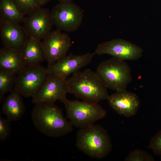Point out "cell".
<instances>
[{
    "label": "cell",
    "mask_w": 161,
    "mask_h": 161,
    "mask_svg": "<svg viewBox=\"0 0 161 161\" xmlns=\"http://www.w3.org/2000/svg\"><path fill=\"white\" fill-rule=\"evenodd\" d=\"M41 7L45 5L51 0H35Z\"/></svg>",
    "instance_id": "24"
},
{
    "label": "cell",
    "mask_w": 161,
    "mask_h": 161,
    "mask_svg": "<svg viewBox=\"0 0 161 161\" xmlns=\"http://www.w3.org/2000/svg\"><path fill=\"white\" fill-rule=\"evenodd\" d=\"M50 12L54 26L63 32H75L82 24V10L73 2H59Z\"/></svg>",
    "instance_id": "6"
},
{
    "label": "cell",
    "mask_w": 161,
    "mask_h": 161,
    "mask_svg": "<svg viewBox=\"0 0 161 161\" xmlns=\"http://www.w3.org/2000/svg\"><path fill=\"white\" fill-rule=\"evenodd\" d=\"M41 42L48 66L67 55L72 45L68 35L57 29L52 30Z\"/></svg>",
    "instance_id": "9"
},
{
    "label": "cell",
    "mask_w": 161,
    "mask_h": 161,
    "mask_svg": "<svg viewBox=\"0 0 161 161\" xmlns=\"http://www.w3.org/2000/svg\"><path fill=\"white\" fill-rule=\"evenodd\" d=\"M107 100L112 109L118 114L126 117L135 115L140 104L137 95L126 90L115 92L109 95Z\"/></svg>",
    "instance_id": "13"
},
{
    "label": "cell",
    "mask_w": 161,
    "mask_h": 161,
    "mask_svg": "<svg viewBox=\"0 0 161 161\" xmlns=\"http://www.w3.org/2000/svg\"><path fill=\"white\" fill-rule=\"evenodd\" d=\"M148 148L156 155L161 156V130L152 137Z\"/></svg>",
    "instance_id": "22"
},
{
    "label": "cell",
    "mask_w": 161,
    "mask_h": 161,
    "mask_svg": "<svg viewBox=\"0 0 161 161\" xmlns=\"http://www.w3.org/2000/svg\"><path fill=\"white\" fill-rule=\"evenodd\" d=\"M21 96L14 89L4 100L1 112L11 121L19 120L25 112V107Z\"/></svg>",
    "instance_id": "17"
},
{
    "label": "cell",
    "mask_w": 161,
    "mask_h": 161,
    "mask_svg": "<svg viewBox=\"0 0 161 161\" xmlns=\"http://www.w3.org/2000/svg\"><path fill=\"white\" fill-rule=\"evenodd\" d=\"M17 75L9 72L0 70V101L4 99L5 95L12 91Z\"/></svg>",
    "instance_id": "19"
},
{
    "label": "cell",
    "mask_w": 161,
    "mask_h": 161,
    "mask_svg": "<svg viewBox=\"0 0 161 161\" xmlns=\"http://www.w3.org/2000/svg\"><path fill=\"white\" fill-rule=\"evenodd\" d=\"M95 72L107 88L115 92L126 90L132 80L128 64L114 57L101 62Z\"/></svg>",
    "instance_id": "4"
},
{
    "label": "cell",
    "mask_w": 161,
    "mask_h": 161,
    "mask_svg": "<svg viewBox=\"0 0 161 161\" xmlns=\"http://www.w3.org/2000/svg\"><path fill=\"white\" fill-rule=\"evenodd\" d=\"M76 145L84 154L96 159L107 157L112 148L107 131L101 126L95 124L80 129L77 134Z\"/></svg>",
    "instance_id": "3"
},
{
    "label": "cell",
    "mask_w": 161,
    "mask_h": 161,
    "mask_svg": "<svg viewBox=\"0 0 161 161\" xmlns=\"http://www.w3.org/2000/svg\"><path fill=\"white\" fill-rule=\"evenodd\" d=\"M47 68L39 64L27 66L17 75L14 89L26 97H33L46 80Z\"/></svg>",
    "instance_id": "7"
},
{
    "label": "cell",
    "mask_w": 161,
    "mask_h": 161,
    "mask_svg": "<svg viewBox=\"0 0 161 161\" xmlns=\"http://www.w3.org/2000/svg\"><path fill=\"white\" fill-rule=\"evenodd\" d=\"M21 13L26 16L41 7L35 0H13Z\"/></svg>",
    "instance_id": "20"
},
{
    "label": "cell",
    "mask_w": 161,
    "mask_h": 161,
    "mask_svg": "<svg viewBox=\"0 0 161 161\" xmlns=\"http://www.w3.org/2000/svg\"><path fill=\"white\" fill-rule=\"evenodd\" d=\"M125 161H154V158L148 152L136 149L130 152L125 159Z\"/></svg>",
    "instance_id": "21"
},
{
    "label": "cell",
    "mask_w": 161,
    "mask_h": 161,
    "mask_svg": "<svg viewBox=\"0 0 161 161\" xmlns=\"http://www.w3.org/2000/svg\"><path fill=\"white\" fill-rule=\"evenodd\" d=\"M94 55L93 53L89 52L80 55L71 53L67 55L47 67L49 74L66 80L71 75L90 63Z\"/></svg>",
    "instance_id": "11"
},
{
    "label": "cell",
    "mask_w": 161,
    "mask_h": 161,
    "mask_svg": "<svg viewBox=\"0 0 161 161\" xmlns=\"http://www.w3.org/2000/svg\"><path fill=\"white\" fill-rule=\"evenodd\" d=\"M23 26L29 37L42 41L54 26L50 11L41 7L25 16Z\"/></svg>",
    "instance_id": "10"
},
{
    "label": "cell",
    "mask_w": 161,
    "mask_h": 161,
    "mask_svg": "<svg viewBox=\"0 0 161 161\" xmlns=\"http://www.w3.org/2000/svg\"><path fill=\"white\" fill-rule=\"evenodd\" d=\"M61 101L65 106L69 121L73 126L80 129L94 124L106 115V111L98 103L69 100L66 97Z\"/></svg>",
    "instance_id": "5"
},
{
    "label": "cell",
    "mask_w": 161,
    "mask_h": 161,
    "mask_svg": "<svg viewBox=\"0 0 161 161\" xmlns=\"http://www.w3.org/2000/svg\"><path fill=\"white\" fill-rule=\"evenodd\" d=\"M59 2H72L74 0H57Z\"/></svg>",
    "instance_id": "25"
},
{
    "label": "cell",
    "mask_w": 161,
    "mask_h": 161,
    "mask_svg": "<svg viewBox=\"0 0 161 161\" xmlns=\"http://www.w3.org/2000/svg\"><path fill=\"white\" fill-rule=\"evenodd\" d=\"M11 122L7 118L0 116V140H6L9 136L11 131Z\"/></svg>",
    "instance_id": "23"
},
{
    "label": "cell",
    "mask_w": 161,
    "mask_h": 161,
    "mask_svg": "<svg viewBox=\"0 0 161 161\" xmlns=\"http://www.w3.org/2000/svg\"><path fill=\"white\" fill-rule=\"evenodd\" d=\"M68 93L82 100L98 103L107 100V88L96 72L89 69L80 70L66 80Z\"/></svg>",
    "instance_id": "2"
},
{
    "label": "cell",
    "mask_w": 161,
    "mask_h": 161,
    "mask_svg": "<svg viewBox=\"0 0 161 161\" xmlns=\"http://www.w3.org/2000/svg\"><path fill=\"white\" fill-rule=\"evenodd\" d=\"M1 38L4 47L21 50L29 36L21 24L0 21Z\"/></svg>",
    "instance_id": "14"
},
{
    "label": "cell",
    "mask_w": 161,
    "mask_h": 161,
    "mask_svg": "<svg viewBox=\"0 0 161 161\" xmlns=\"http://www.w3.org/2000/svg\"><path fill=\"white\" fill-rule=\"evenodd\" d=\"M66 80L49 74L39 91L32 97V102L35 104L54 103L57 100L61 101L65 98L68 93Z\"/></svg>",
    "instance_id": "12"
},
{
    "label": "cell",
    "mask_w": 161,
    "mask_h": 161,
    "mask_svg": "<svg viewBox=\"0 0 161 161\" xmlns=\"http://www.w3.org/2000/svg\"><path fill=\"white\" fill-rule=\"evenodd\" d=\"M160 159H161V157H160Z\"/></svg>",
    "instance_id": "26"
},
{
    "label": "cell",
    "mask_w": 161,
    "mask_h": 161,
    "mask_svg": "<svg viewBox=\"0 0 161 161\" xmlns=\"http://www.w3.org/2000/svg\"><path fill=\"white\" fill-rule=\"evenodd\" d=\"M0 21L21 24L25 16L13 0H0Z\"/></svg>",
    "instance_id": "18"
},
{
    "label": "cell",
    "mask_w": 161,
    "mask_h": 161,
    "mask_svg": "<svg viewBox=\"0 0 161 161\" xmlns=\"http://www.w3.org/2000/svg\"><path fill=\"white\" fill-rule=\"evenodd\" d=\"M27 66L22 60L21 50L3 47L0 49V70L16 75Z\"/></svg>",
    "instance_id": "15"
},
{
    "label": "cell",
    "mask_w": 161,
    "mask_h": 161,
    "mask_svg": "<svg viewBox=\"0 0 161 161\" xmlns=\"http://www.w3.org/2000/svg\"><path fill=\"white\" fill-rule=\"evenodd\" d=\"M21 57L27 66L39 64L45 60L41 41L29 37L21 50Z\"/></svg>",
    "instance_id": "16"
},
{
    "label": "cell",
    "mask_w": 161,
    "mask_h": 161,
    "mask_svg": "<svg viewBox=\"0 0 161 161\" xmlns=\"http://www.w3.org/2000/svg\"><path fill=\"white\" fill-rule=\"evenodd\" d=\"M143 52L140 46L125 40L116 38L99 44L93 53L108 55L125 61H135L142 57Z\"/></svg>",
    "instance_id": "8"
},
{
    "label": "cell",
    "mask_w": 161,
    "mask_h": 161,
    "mask_svg": "<svg viewBox=\"0 0 161 161\" xmlns=\"http://www.w3.org/2000/svg\"><path fill=\"white\" fill-rule=\"evenodd\" d=\"M35 104L31 112L32 119L35 127L41 133L58 137L72 131L73 126L64 117L62 110L54 103Z\"/></svg>",
    "instance_id": "1"
}]
</instances>
